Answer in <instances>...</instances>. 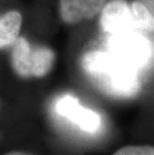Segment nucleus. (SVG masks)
<instances>
[{
    "label": "nucleus",
    "instance_id": "nucleus-3",
    "mask_svg": "<svg viewBox=\"0 0 154 155\" xmlns=\"http://www.w3.org/2000/svg\"><path fill=\"white\" fill-rule=\"evenodd\" d=\"M12 66L21 77H42L52 68L54 52L48 47H31L25 38H17L13 43Z\"/></svg>",
    "mask_w": 154,
    "mask_h": 155
},
{
    "label": "nucleus",
    "instance_id": "nucleus-11",
    "mask_svg": "<svg viewBox=\"0 0 154 155\" xmlns=\"http://www.w3.org/2000/svg\"><path fill=\"white\" fill-rule=\"evenodd\" d=\"M4 155H30V154L25 153V152H20V151H12V152H8Z\"/></svg>",
    "mask_w": 154,
    "mask_h": 155
},
{
    "label": "nucleus",
    "instance_id": "nucleus-4",
    "mask_svg": "<svg viewBox=\"0 0 154 155\" xmlns=\"http://www.w3.org/2000/svg\"><path fill=\"white\" fill-rule=\"evenodd\" d=\"M55 110L58 115L87 133H95L100 128V115L83 107L77 98L72 95L66 94L58 98L55 103Z\"/></svg>",
    "mask_w": 154,
    "mask_h": 155
},
{
    "label": "nucleus",
    "instance_id": "nucleus-8",
    "mask_svg": "<svg viewBox=\"0 0 154 155\" xmlns=\"http://www.w3.org/2000/svg\"><path fill=\"white\" fill-rule=\"evenodd\" d=\"M130 5L137 30L139 32H154V16L149 11V9L139 0L131 2Z\"/></svg>",
    "mask_w": 154,
    "mask_h": 155
},
{
    "label": "nucleus",
    "instance_id": "nucleus-6",
    "mask_svg": "<svg viewBox=\"0 0 154 155\" xmlns=\"http://www.w3.org/2000/svg\"><path fill=\"white\" fill-rule=\"evenodd\" d=\"M107 0H59V12L66 24H77L97 15Z\"/></svg>",
    "mask_w": 154,
    "mask_h": 155
},
{
    "label": "nucleus",
    "instance_id": "nucleus-10",
    "mask_svg": "<svg viewBox=\"0 0 154 155\" xmlns=\"http://www.w3.org/2000/svg\"><path fill=\"white\" fill-rule=\"evenodd\" d=\"M140 2L143 3L147 8L149 9V11L152 13L154 16V0H139Z\"/></svg>",
    "mask_w": 154,
    "mask_h": 155
},
{
    "label": "nucleus",
    "instance_id": "nucleus-5",
    "mask_svg": "<svg viewBox=\"0 0 154 155\" xmlns=\"http://www.w3.org/2000/svg\"><path fill=\"white\" fill-rule=\"evenodd\" d=\"M100 24L110 35L126 31H138L131 5L126 0H111L101 10Z\"/></svg>",
    "mask_w": 154,
    "mask_h": 155
},
{
    "label": "nucleus",
    "instance_id": "nucleus-7",
    "mask_svg": "<svg viewBox=\"0 0 154 155\" xmlns=\"http://www.w3.org/2000/svg\"><path fill=\"white\" fill-rule=\"evenodd\" d=\"M22 16L18 11H9L0 17V48L13 44L18 38Z\"/></svg>",
    "mask_w": 154,
    "mask_h": 155
},
{
    "label": "nucleus",
    "instance_id": "nucleus-2",
    "mask_svg": "<svg viewBox=\"0 0 154 155\" xmlns=\"http://www.w3.org/2000/svg\"><path fill=\"white\" fill-rule=\"evenodd\" d=\"M108 51L139 74L152 66L154 59L152 44L139 31H126L110 35Z\"/></svg>",
    "mask_w": 154,
    "mask_h": 155
},
{
    "label": "nucleus",
    "instance_id": "nucleus-1",
    "mask_svg": "<svg viewBox=\"0 0 154 155\" xmlns=\"http://www.w3.org/2000/svg\"><path fill=\"white\" fill-rule=\"evenodd\" d=\"M81 67L96 86L110 96L130 98L140 90L139 73L110 51H90Z\"/></svg>",
    "mask_w": 154,
    "mask_h": 155
},
{
    "label": "nucleus",
    "instance_id": "nucleus-9",
    "mask_svg": "<svg viewBox=\"0 0 154 155\" xmlns=\"http://www.w3.org/2000/svg\"><path fill=\"white\" fill-rule=\"evenodd\" d=\"M113 155H154V147L147 145H129L117 150Z\"/></svg>",
    "mask_w": 154,
    "mask_h": 155
}]
</instances>
